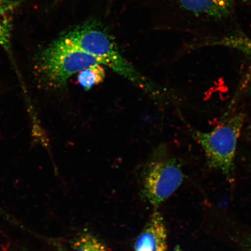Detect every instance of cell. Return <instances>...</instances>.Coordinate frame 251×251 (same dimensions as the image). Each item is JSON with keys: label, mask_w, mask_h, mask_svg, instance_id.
Returning a JSON list of instances; mask_svg holds the SVG:
<instances>
[{"label": "cell", "mask_w": 251, "mask_h": 251, "mask_svg": "<svg viewBox=\"0 0 251 251\" xmlns=\"http://www.w3.org/2000/svg\"><path fill=\"white\" fill-rule=\"evenodd\" d=\"M59 39L99 58L103 65L152 95L161 97L164 93L135 70L122 55L111 34L97 22L88 21L78 25L63 33Z\"/></svg>", "instance_id": "1"}, {"label": "cell", "mask_w": 251, "mask_h": 251, "mask_svg": "<svg viewBox=\"0 0 251 251\" xmlns=\"http://www.w3.org/2000/svg\"><path fill=\"white\" fill-rule=\"evenodd\" d=\"M96 64L103 65L99 58L58 38L39 53L34 70L41 86L59 90L74 75Z\"/></svg>", "instance_id": "2"}, {"label": "cell", "mask_w": 251, "mask_h": 251, "mask_svg": "<svg viewBox=\"0 0 251 251\" xmlns=\"http://www.w3.org/2000/svg\"><path fill=\"white\" fill-rule=\"evenodd\" d=\"M238 113L209 131L192 129L194 139L202 149L209 168L221 172L228 179L233 176L238 139L245 123Z\"/></svg>", "instance_id": "3"}, {"label": "cell", "mask_w": 251, "mask_h": 251, "mask_svg": "<svg viewBox=\"0 0 251 251\" xmlns=\"http://www.w3.org/2000/svg\"><path fill=\"white\" fill-rule=\"evenodd\" d=\"M184 178L180 160L159 149L141 171V196L153 209H158L180 187Z\"/></svg>", "instance_id": "4"}, {"label": "cell", "mask_w": 251, "mask_h": 251, "mask_svg": "<svg viewBox=\"0 0 251 251\" xmlns=\"http://www.w3.org/2000/svg\"><path fill=\"white\" fill-rule=\"evenodd\" d=\"M153 209L149 221L134 241V251H169L164 219L158 209Z\"/></svg>", "instance_id": "5"}, {"label": "cell", "mask_w": 251, "mask_h": 251, "mask_svg": "<svg viewBox=\"0 0 251 251\" xmlns=\"http://www.w3.org/2000/svg\"><path fill=\"white\" fill-rule=\"evenodd\" d=\"M23 0H0V46L12 56L11 15Z\"/></svg>", "instance_id": "6"}, {"label": "cell", "mask_w": 251, "mask_h": 251, "mask_svg": "<svg viewBox=\"0 0 251 251\" xmlns=\"http://www.w3.org/2000/svg\"><path fill=\"white\" fill-rule=\"evenodd\" d=\"M178 2L182 7L193 13L216 18L224 17L229 12L218 0H178Z\"/></svg>", "instance_id": "7"}, {"label": "cell", "mask_w": 251, "mask_h": 251, "mask_svg": "<svg viewBox=\"0 0 251 251\" xmlns=\"http://www.w3.org/2000/svg\"><path fill=\"white\" fill-rule=\"evenodd\" d=\"M105 77V71L103 65L96 64L80 71L78 75L77 80L84 90L89 91L94 86L102 83Z\"/></svg>", "instance_id": "8"}, {"label": "cell", "mask_w": 251, "mask_h": 251, "mask_svg": "<svg viewBox=\"0 0 251 251\" xmlns=\"http://www.w3.org/2000/svg\"><path fill=\"white\" fill-rule=\"evenodd\" d=\"M74 251H108L98 238L89 233L81 234L74 243Z\"/></svg>", "instance_id": "9"}, {"label": "cell", "mask_w": 251, "mask_h": 251, "mask_svg": "<svg viewBox=\"0 0 251 251\" xmlns=\"http://www.w3.org/2000/svg\"><path fill=\"white\" fill-rule=\"evenodd\" d=\"M220 46L229 47L242 52L251 58V40L243 37H228L219 39L218 42Z\"/></svg>", "instance_id": "10"}, {"label": "cell", "mask_w": 251, "mask_h": 251, "mask_svg": "<svg viewBox=\"0 0 251 251\" xmlns=\"http://www.w3.org/2000/svg\"><path fill=\"white\" fill-rule=\"evenodd\" d=\"M242 247L244 251H251V235L244 238L242 240Z\"/></svg>", "instance_id": "11"}, {"label": "cell", "mask_w": 251, "mask_h": 251, "mask_svg": "<svg viewBox=\"0 0 251 251\" xmlns=\"http://www.w3.org/2000/svg\"><path fill=\"white\" fill-rule=\"evenodd\" d=\"M235 1V0H218L220 4H221L223 7L228 9V11L230 10L232 6H233Z\"/></svg>", "instance_id": "12"}, {"label": "cell", "mask_w": 251, "mask_h": 251, "mask_svg": "<svg viewBox=\"0 0 251 251\" xmlns=\"http://www.w3.org/2000/svg\"><path fill=\"white\" fill-rule=\"evenodd\" d=\"M248 130H249V133L251 136V124H250L249 129H248Z\"/></svg>", "instance_id": "13"}]
</instances>
